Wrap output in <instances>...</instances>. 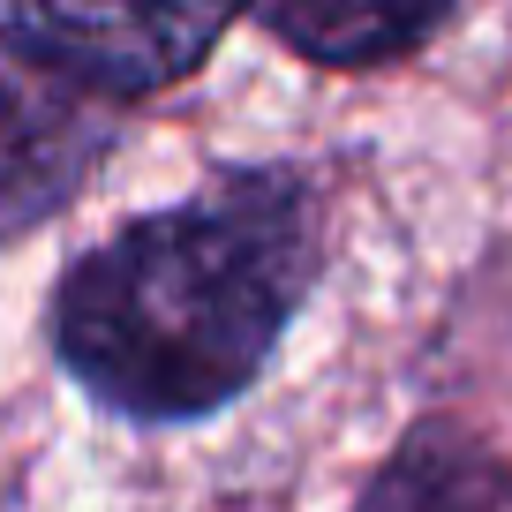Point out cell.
I'll return each instance as SVG.
<instances>
[{
    "mask_svg": "<svg viewBox=\"0 0 512 512\" xmlns=\"http://www.w3.org/2000/svg\"><path fill=\"white\" fill-rule=\"evenodd\" d=\"M324 264L332 219L317 166L234 159L68 256L46 302V347L98 415L196 430L272 377Z\"/></svg>",
    "mask_w": 512,
    "mask_h": 512,
    "instance_id": "obj_1",
    "label": "cell"
},
{
    "mask_svg": "<svg viewBox=\"0 0 512 512\" xmlns=\"http://www.w3.org/2000/svg\"><path fill=\"white\" fill-rule=\"evenodd\" d=\"M249 0H0V61L98 113H128L211 68Z\"/></svg>",
    "mask_w": 512,
    "mask_h": 512,
    "instance_id": "obj_2",
    "label": "cell"
},
{
    "mask_svg": "<svg viewBox=\"0 0 512 512\" xmlns=\"http://www.w3.org/2000/svg\"><path fill=\"white\" fill-rule=\"evenodd\" d=\"M113 151H121V113L76 106L0 61V256L38 226L68 219Z\"/></svg>",
    "mask_w": 512,
    "mask_h": 512,
    "instance_id": "obj_3",
    "label": "cell"
},
{
    "mask_svg": "<svg viewBox=\"0 0 512 512\" xmlns=\"http://www.w3.org/2000/svg\"><path fill=\"white\" fill-rule=\"evenodd\" d=\"M460 0H249V23L309 68L369 76L430 53L452 31Z\"/></svg>",
    "mask_w": 512,
    "mask_h": 512,
    "instance_id": "obj_4",
    "label": "cell"
},
{
    "mask_svg": "<svg viewBox=\"0 0 512 512\" xmlns=\"http://www.w3.org/2000/svg\"><path fill=\"white\" fill-rule=\"evenodd\" d=\"M354 512H512V460L452 415H422L369 467Z\"/></svg>",
    "mask_w": 512,
    "mask_h": 512,
    "instance_id": "obj_5",
    "label": "cell"
}]
</instances>
